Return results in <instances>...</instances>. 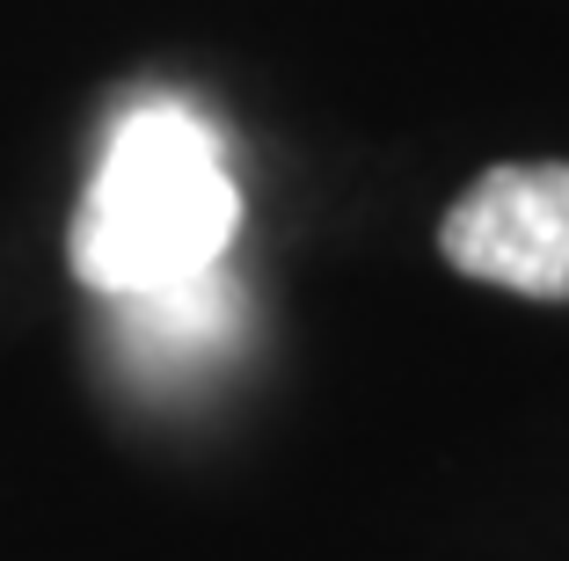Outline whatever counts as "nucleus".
<instances>
[{
  "label": "nucleus",
  "instance_id": "1",
  "mask_svg": "<svg viewBox=\"0 0 569 561\" xmlns=\"http://www.w3.org/2000/svg\"><path fill=\"white\" fill-rule=\"evenodd\" d=\"M241 233V190L227 176L219 132L183 102H139L118 117L102 168L73 212V278L102 299L161 292L212 270Z\"/></svg>",
  "mask_w": 569,
  "mask_h": 561
},
{
  "label": "nucleus",
  "instance_id": "2",
  "mask_svg": "<svg viewBox=\"0 0 569 561\" xmlns=\"http://www.w3.org/2000/svg\"><path fill=\"white\" fill-rule=\"evenodd\" d=\"M438 256L519 299H569V161H497L446 204Z\"/></svg>",
  "mask_w": 569,
  "mask_h": 561
},
{
  "label": "nucleus",
  "instance_id": "3",
  "mask_svg": "<svg viewBox=\"0 0 569 561\" xmlns=\"http://www.w3.org/2000/svg\"><path fill=\"white\" fill-rule=\"evenodd\" d=\"M124 321H118V343L139 372H168V380H183V372H204V364L227 350L234 335V278L227 270H198V278H176L161 292H132L118 299Z\"/></svg>",
  "mask_w": 569,
  "mask_h": 561
}]
</instances>
